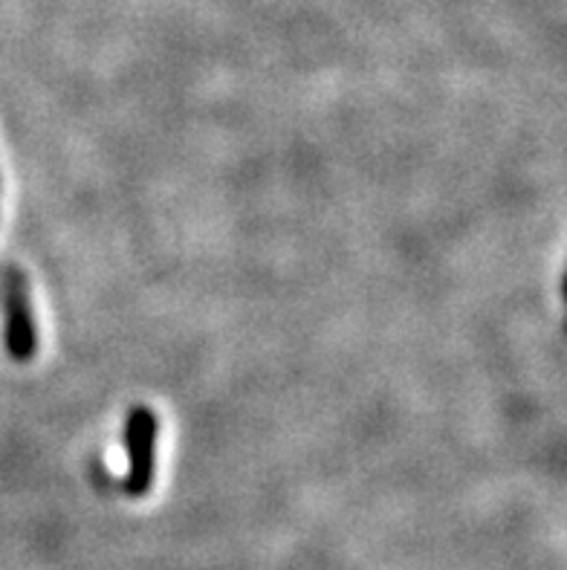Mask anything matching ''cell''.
<instances>
[{"label": "cell", "instance_id": "1", "mask_svg": "<svg viewBox=\"0 0 567 570\" xmlns=\"http://www.w3.org/2000/svg\"><path fill=\"white\" fill-rule=\"evenodd\" d=\"M0 307H3V347L9 360L29 362L38 354V325L29 304L27 275L18 267L3 269Z\"/></svg>", "mask_w": 567, "mask_h": 570}, {"label": "cell", "instance_id": "2", "mask_svg": "<svg viewBox=\"0 0 567 570\" xmlns=\"http://www.w3.org/2000/svg\"><path fill=\"white\" fill-rule=\"evenodd\" d=\"M157 434L159 420L148 405H134L125 420V449H128V472L125 492L139 499L154 487L157 475Z\"/></svg>", "mask_w": 567, "mask_h": 570}]
</instances>
